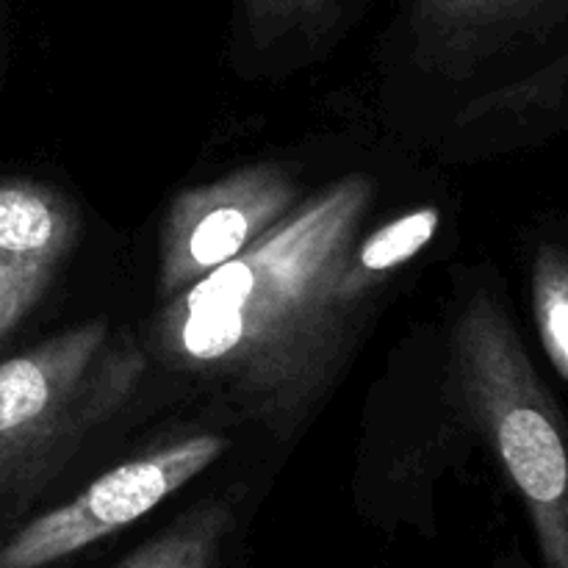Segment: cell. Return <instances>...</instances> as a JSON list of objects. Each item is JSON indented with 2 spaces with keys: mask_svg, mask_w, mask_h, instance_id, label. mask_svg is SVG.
Listing matches in <instances>:
<instances>
[{
  "mask_svg": "<svg viewBox=\"0 0 568 568\" xmlns=\"http://www.w3.org/2000/svg\"><path fill=\"white\" fill-rule=\"evenodd\" d=\"M369 178L331 183L255 247L170 297L153 327L172 369L286 433L325 397L377 286L355 266Z\"/></svg>",
  "mask_w": 568,
  "mask_h": 568,
  "instance_id": "6da1fadb",
  "label": "cell"
},
{
  "mask_svg": "<svg viewBox=\"0 0 568 568\" xmlns=\"http://www.w3.org/2000/svg\"><path fill=\"white\" fill-rule=\"evenodd\" d=\"M449 361L466 416L530 516L544 568H568V414L488 283L455 316Z\"/></svg>",
  "mask_w": 568,
  "mask_h": 568,
  "instance_id": "7a4b0ae2",
  "label": "cell"
},
{
  "mask_svg": "<svg viewBox=\"0 0 568 568\" xmlns=\"http://www.w3.org/2000/svg\"><path fill=\"white\" fill-rule=\"evenodd\" d=\"M148 358L131 333L89 320L0 364V505L31 497L114 422Z\"/></svg>",
  "mask_w": 568,
  "mask_h": 568,
  "instance_id": "3957f363",
  "label": "cell"
},
{
  "mask_svg": "<svg viewBox=\"0 0 568 568\" xmlns=\"http://www.w3.org/2000/svg\"><path fill=\"white\" fill-rule=\"evenodd\" d=\"M225 449L227 438L203 433L114 466L0 544V568H48L94 547L189 486Z\"/></svg>",
  "mask_w": 568,
  "mask_h": 568,
  "instance_id": "277c9868",
  "label": "cell"
},
{
  "mask_svg": "<svg viewBox=\"0 0 568 568\" xmlns=\"http://www.w3.org/2000/svg\"><path fill=\"white\" fill-rule=\"evenodd\" d=\"M297 209V186L283 164H253L186 189L161 225L159 288L175 297L209 272L239 258Z\"/></svg>",
  "mask_w": 568,
  "mask_h": 568,
  "instance_id": "5b68a950",
  "label": "cell"
},
{
  "mask_svg": "<svg viewBox=\"0 0 568 568\" xmlns=\"http://www.w3.org/2000/svg\"><path fill=\"white\" fill-rule=\"evenodd\" d=\"M64 192L33 181L0 183V347L42 303L78 239Z\"/></svg>",
  "mask_w": 568,
  "mask_h": 568,
  "instance_id": "8992f818",
  "label": "cell"
},
{
  "mask_svg": "<svg viewBox=\"0 0 568 568\" xmlns=\"http://www.w3.org/2000/svg\"><path fill=\"white\" fill-rule=\"evenodd\" d=\"M566 17L568 0H414L410 31L422 53L471 72L519 44L549 39Z\"/></svg>",
  "mask_w": 568,
  "mask_h": 568,
  "instance_id": "52a82bcc",
  "label": "cell"
},
{
  "mask_svg": "<svg viewBox=\"0 0 568 568\" xmlns=\"http://www.w3.org/2000/svg\"><path fill=\"white\" fill-rule=\"evenodd\" d=\"M527 286L544 353L568 386V227L541 233L532 242Z\"/></svg>",
  "mask_w": 568,
  "mask_h": 568,
  "instance_id": "ba28073f",
  "label": "cell"
},
{
  "mask_svg": "<svg viewBox=\"0 0 568 568\" xmlns=\"http://www.w3.org/2000/svg\"><path fill=\"white\" fill-rule=\"evenodd\" d=\"M231 530V505L205 499L114 568H216Z\"/></svg>",
  "mask_w": 568,
  "mask_h": 568,
  "instance_id": "9c48e42d",
  "label": "cell"
},
{
  "mask_svg": "<svg viewBox=\"0 0 568 568\" xmlns=\"http://www.w3.org/2000/svg\"><path fill=\"white\" fill-rule=\"evenodd\" d=\"M438 225H442V211L436 205L408 211L399 220L383 225L372 236L358 239L355 266H358L366 281L381 288L394 272L403 270L410 258H416L433 242Z\"/></svg>",
  "mask_w": 568,
  "mask_h": 568,
  "instance_id": "30bf717a",
  "label": "cell"
},
{
  "mask_svg": "<svg viewBox=\"0 0 568 568\" xmlns=\"http://www.w3.org/2000/svg\"><path fill=\"white\" fill-rule=\"evenodd\" d=\"M338 0H244V17L255 42L270 44L322 20Z\"/></svg>",
  "mask_w": 568,
  "mask_h": 568,
  "instance_id": "8fae6325",
  "label": "cell"
}]
</instances>
